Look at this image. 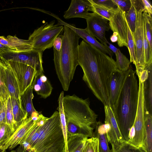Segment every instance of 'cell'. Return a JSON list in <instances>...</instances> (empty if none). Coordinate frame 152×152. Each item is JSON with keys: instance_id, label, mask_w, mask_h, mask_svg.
Returning <instances> with one entry per match:
<instances>
[{"instance_id": "6da1fadb", "label": "cell", "mask_w": 152, "mask_h": 152, "mask_svg": "<svg viewBox=\"0 0 152 152\" xmlns=\"http://www.w3.org/2000/svg\"><path fill=\"white\" fill-rule=\"evenodd\" d=\"M77 61L83 71V80L104 106H110L108 85L112 74L117 69L115 61L83 40L78 47Z\"/></svg>"}, {"instance_id": "7a4b0ae2", "label": "cell", "mask_w": 152, "mask_h": 152, "mask_svg": "<svg viewBox=\"0 0 152 152\" xmlns=\"http://www.w3.org/2000/svg\"><path fill=\"white\" fill-rule=\"evenodd\" d=\"M138 96L139 84L135 72L130 66L116 102L111 107L120 132L127 142L136 116Z\"/></svg>"}, {"instance_id": "3957f363", "label": "cell", "mask_w": 152, "mask_h": 152, "mask_svg": "<svg viewBox=\"0 0 152 152\" xmlns=\"http://www.w3.org/2000/svg\"><path fill=\"white\" fill-rule=\"evenodd\" d=\"M88 98L83 99L75 94L64 96L63 106L67 134H80L93 136L97 124L98 115L90 108Z\"/></svg>"}, {"instance_id": "277c9868", "label": "cell", "mask_w": 152, "mask_h": 152, "mask_svg": "<svg viewBox=\"0 0 152 152\" xmlns=\"http://www.w3.org/2000/svg\"><path fill=\"white\" fill-rule=\"evenodd\" d=\"M64 26L61 48H53V61L56 74L64 91H67L78 65L77 50L80 37L71 28Z\"/></svg>"}, {"instance_id": "5b68a950", "label": "cell", "mask_w": 152, "mask_h": 152, "mask_svg": "<svg viewBox=\"0 0 152 152\" xmlns=\"http://www.w3.org/2000/svg\"><path fill=\"white\" fill-rule=\"evenodd\" d=\"M64 147L59 113L56 111L41 126L33 146L27 152H63Z\"/></svg>"}, {"instance_id": "8992f818", "label": "cell", "mask_w": 152, "mask_h": 152, "mask_svg": "<svg viewBox=\"0 0 152 152\" xmlns=\"http://www.w3.org/2000/svg\"><path fill=\"white\" fill-rule=\"evenodd\" d=\"M55 23L54 20L46 22L30 35L28 39L32 44L33 50L43 53L53 46L55 39L64 31V25Z\"/></svg>"}, {"instance_id": "52a82bcc", "label": "cell", "mask_w": 152, "mask_h": 152, "mask_svg": "<svg viewBox=\"0 0 152 152\" xmlns=\"http://www.w3.org/2000/svg\"><path fill=\"white\" fill-rule=\"evenodd\" d=\"M7 60L17 79L20 96L31 85L37 71L27 64Z\"/></svg>"}, {"instance_id": "ba28073f", "label": "cell", "mask_w": 152, "mask_h": 152, "mask_svg": "<svg viewBox=\"0 0 152 152\" xmlns=\"http://www.w3.org/2000/svg\"><path fill=\"white\" fill-rule=\"evenodd\" d=\"M144 8L137 10L136 27L134 32L132 34L135 44L137 65L136 73L138 76L145 68L142 34V13Z\"/></svg>"}, {"instance_id": "9c48e42d", "label": "cell", "mask_w": 152, "mask_h": 152, "mask_svg": "<svg viewBox=\"0 0 152 152\" xmlns=\"http://www.w3.org/2000/svg\"><path fill=\"white\" fill-rule=\"evenodd\" d=\"M89 32L100 41L101 43L108 47L105 32L110 29L109 21L94 12L90 13L86 19Z\"/></svg>"}, {"instance_id": "30bf717a", "label": "cell", "mask_w": 152, "mask_h": 152, "mask_svg": "<svg viewBox=\"0 0 152 152\" xmlns=\"http://www.w3.org/2000/svg\"><path fill=\"white\" fill-rule=\"evenodd\" d=\"M125 14L118 7L113 9L112 18L109 23L110 29L113 32L118 34V46L120 47L125 46L127 48V28Z\"/></svg>"}, {"instance_id": "8fae6325", "label": "cell", "mask_w": 152, "mask_h": 152, "mask_svg": "<svg viewBox=\"0 0 152 152\" xmlns=\"http://www.w3.org/2000/svg\"><path fill=\"white\" fill-rule=\"evenodd\" d=\"M42 52L33 50L26 53H10L1 54L8 61L20 62L28 65L34 68L37 72H43Z\"/></svg>"}, {"instance_id": "7c38bea8", "label": "cell", "mask_w": 152, "mask_h": 152, "mask_svg": "<svg viewBox=\"0 0 152 152\" xmlns=\"http://www.w3.org/2000/svg\"><path fill=\"white\" fill-rule=\"evenodd\" d=\"M36 121L33 120L31 117L25 120L5 143L3 146L5 149L12 150L23 144Z\"/></svg>"}, {"instance_id": "4fadbf2b", "label": "cell", "mask_w": 152, "mask_h": 152, "mask_svg": "<svg viewBox=\"0 0 152 152\" xmlns=\"http://www.w3.org/2000/svg\"><path fill=\"white\" fill-rule=\"evenodd\" d=\"M104 123L109 124L110 126V130L106 133L108 142L112 146H117L126 142L119 130L111 106H104Z\"/></svg>"}, {"instance_id": "5bb4252c", "label": "cell", "mask_w": 152, "mask_h": 152, "mask_svg": "<svg viewBox=\"0 0 152 152\" xmlns=\"http://www.w3.org/2000/svg\"><path fill=\"white\" fill-rule=\"evenodd\" d=\"M0 43L9 48L13 53H26L33 50V46L31 41L21 39L15 36L8 35L6 37L0 36Z\"/></svg>"}, {"instance_id": "9a60e30c", "label": "cell", "mask_w": 152, "mask_h": 152, "mask_svg": "<svg viewBox=\"0 0 152 152\" xmlns=\"http://www.w3.org/2000/svg\"><path fill=\"white\" fill-rule=\"evenodd\" d=\"M91 4L89 0H72L68 9L64 13L66 19L75 18L86 19L89 15V11H92Z\"/></svg>"}, {"instance_id": "2e32d148", "label": "cell", "mask_w": 152, "mask_h": 152, "mask_svg": "<svg viewBox=\"0 0 152 152\" xmlns=\"http://www.w3.org/2000/svg\"><path fill=\"white\" fill-rule=\"evenodd\" d=\"M126 72L118 69L111 74L108 85L109 100L110 106L115 103L124 83Z\"/></svg>"}, {"instance_id": "e0dca14e", "label": "cell", "mask_w": 152, "mask_h": 152, "mask_svg": "<svg viewBox=\"0 0 152 152\" xmlns=\"http://www.w3.org/2000/svg\"><path fill=\"white\" fill-rule=\"evenodd\" d=\"M59 23L69 27L77 34L78 36L83 39V40L90 45L99 49L102 52L109 55L112 58L113 53L108 48L98 42L95 37L88 31L86 28H76L73 25L66 23L62 21H58Z\"/></svg>"}, {"instance_id": "ac0fdd59", "label": "cell", "mask_w": 152, "mask_h": 152, "mask_svg": "<svg viewBox=\"0 0 152 152\" xmlns=\"http://www.w3.org/2000/svg\"><path fill=\"white\" fill-rule=\"evenodd\" d=\"M0 58L4 64V83L10 96L16 99H20L19 88L15 76L7 60L1 54Z\"/></svg>"}, {"instance_id": "d6986e66", "label": "cell", "mask_w": 152, "mask_h": 152, "mask_svg": "<svg viewBox=\"0 0 152 152\" xmlns=\"http://www.w3.org/2000/svg\"><path fill=\"white\" fill-rule=\"evenodd\" d=\"M43 72H36L31 85L37 94L45 99L50 95L53 88Z\"/></svg>"}, {"instance_id": "ffe728a7", "label": "cell", "mask_w": 152, "mask_h": 152, "mask_svg": "<svg viewBox=\"0 0 152 152\" xmlns=\"http://www.w3.org/2000/svg\"><path fill=\"white\" fill-rule=\"evenodd\" d=\"M33 88L30 86L20 95V99L22 106L24 110L28 115V117H31L34 121L39 118L40 114L35 109L32 103L34 95L33 93Z\"/></svg>"}, {"instance_id": "44dd1931", "label": "cell", "mask_w": 152, "mask_h": 152, "mask_svg": "<svg viewBox=\"0 0 152 152\" xmlns=\"http://www.w3.org/2000/svg\"><path fill=\"white\" fill-rule=\"evenodd\" d=\"M110 129L109 124H102L98 122L93 136L97 137L99 140V152H112L108 146L107 132Z\"/></svg>"}, {"instance_id": "7402d4cb", "label": "cell", "mask_w": 152, "mask_h": 152, "mask_svg": "<svg viewBox=\"0 0 152 152\" xmlns=\"http://www.w3.org/2000/svg\"><path fill=\"white\" fill-rule=\"evenodd\" d=\"M47 118L42 114H40L39 118L36 121L22 144L24 146L27 151L32 148L33 146L38 138L41 127L44 124Z\"/></svg>"}, {"instance_id": "603a6c76", "label": "cell", "mask_w": 152, "mask_h": 152, "mask_svg": "<svg viewBox=\"0 0 152 152\" xmlns=\"http://www.w3.org/2000/svg\"><path fill=\"white\" fill-rule=\"evenodd\" d=\"M145 68L148 71V79L143 83L145 109L152 115V62L147 65Z\"/></svg>"}, {"instance_id": "cb8c5ba5", "label": "cell", "mask_w": 152, "mask_h": 152, "mask_svg": "<svg viewBox=\"0 0 152 152\" xmlns=\"http://www.w3.org/2000/svg\"><path fill=\"white\" fill-rule=\"evenodd\" d=\"M88 137L82 134H67L68 152H82Z\"/></svg>"}, {"instance_id": "d4e9b609", "label": "cell", "mask_w": 152, "mask_h": 152, "mask_svg": "<svg viewBox=\"0 0 152 152\" xmlns=\"http://www.w3.org/2000/svg\"><path fill=\"white\" fill-rule=\"evenodd\" d=\"M145 128L144 138L141 148L144 152H152V115L146 110Z\"/></svg>"}, {"instance_id": "484cf974", "label": "cell", "mask_w": 152, "mask_h": 152, "mask_svg": "<svg viewBox=\"0 0 152 152\" xmlns=\"http://www.w3.org/2000/svg\"><path fill=\"white\" fill-rule=\"evenodd\" d=\"M11 99L16 129L28 117V115L23 108L20 99H16L11 97Z\"/></svg>"}, {"instance_id": "4316f807", "label": "cell", "mask_w": 152, "mask_h": 152, "mask_svg": "<svg viewBox=\"0 0 152 152\" xmlns=\"http://www.w3.org/2000/svg\"><path fill=\"white\" fill-rule=\"evenodd\" d=\"M64 92L62 91L58 99V106L57 110L59 113L61 126L63 133L65 142V147L63 152H68L67 145V131L63 106Z\"/></svg>"}, {"instance_id": "83f0119b", "label": "cell", "mask_w": 152, "mask_h": 152, "mask_svg": "<svg viewBox=\"0 0 152 152\" xmlns=\"http://www.w3.org/2000/svg\"><path fill=\"white\" fill-rule=\"evenodd\" d=\"M131 5L128 11L125 14L127 24L132 34L135 30L137 20V10L136 8L134 0H130Z\"/></svg>"}, {"instance_id": "f1b7e54d", "label": "cell", "mask_w": 152, "mask_h": 152, "mask_svg": "<svg viewBox=\"0 0 152 152\" xmlns=\"http://www.w3.org/2000/svg\"><path fill=\"white\" fill-rule=\"evenodd\" d=\"M142 34L145 67L152 62V50H151L146 37L145 20L142 16Z\"/></svg>"}, {"instance_id": "f546056e", "label": "cell", "mask_w": 152, "mask_h": 152, "mask_svg": "<svg viewBox=\"0 0 152 152\" xmlns=\"http://www.w3.org/2000/svg\"><path fill=\"white\" fill-rule=\"evenodd\" d=\"M92 6V11L105 18L109 21L112 18L113 9H110L101 4L94 2L89 0Z\"/></svg>"}, {"instance_id": "4dcf8cb0", "label": "cell", "mask_w": 152, "mask_h": 152, "mask_svg": "<svg viewBox=\"0 0 152 152\" xmlns=\"http://www.w3.org/2000/svg\"><path fill=\"white\" fill-rule=\"evenodd\" d=\"M127 48L129 50L130 56V61L132 62L135 67L137 65L135 47L132 33L127 24Z\"/></svg>"}, {"instance_id": "1f68e13d", "label": "cell", "mask_w": 152, "mask_h": 152, "mask_svg": "<svg viewBox=\"0 0 152 152\" xmlns=\"http://www.w3.org/2000/svg\"><path fill=\"white\" fill-rule=\"evenodd\" d=\"M115 56L117 69L122 72H126L130 67V61L121 52L119 49Z\"/></svg>"}, {"instance_id": "d6a6232c", "label": "cell", "mask_w": 152, "mask_h": 152, "mask_svg": "<svg viewBox=\"0 0 152 152\" xmlns=\"http://www.w3.org/2000/svg\"><path fill=\"white\" fill-rule=\"evenodd\" d=\"M142 16L144 17L147 38L151 50H152V18L151 16L146 12L143 11Z\"/></svg>"}, {"instance_id": "836d02e7", "label": "cell", "mask_w": 152, "mask_h": 152, "mask_svg": "<svg viewBox=\"0 0 152 152\" xmlns=\"http://www.w3.org/2000/svg\"><path fill=\"white\" fill-rule=\"evenodd\" d=\"M112 152H144L141 148H137L125 142L117 146H112Z\"/></svg>"}, {"instance_id": "e575fe53", "label": "cell", "mask_w": 152, "mask_h": 152, "mask_svg": "<svg viewBox=\"0 0 152 152\" xmlns=\"http://www.w3.org/2000/svg\"><path fill=\"white\" fill-rule=\"evenodd\" d=\"M14 132L7 124L0 126V147H3Z\"/></svg>"}, {"instance_id": "d590c367", "label": "cell", "mask_w": 152, "mask_h": 152, "mask_svg": "<svg viewBox=\"0 0 152 152\" xmlns=\"http://www.w3.org/2000/svg\"><path fill=\"white\" fill-rule=\"evenodd\" d=\"M6 119V124L10 127L13 132L15 131L16 127L12 112L11 97L10 96L7 101Z\"/></svg>"}, {"instance_id": "8d00e7d4", "label": "cell", "mask_w": 152, "mask_h": 152, "mask_svg": "<svg viewBox=\"0 0 152 152\" xmlns=\"http://www.w3.org/2000/svg\"><path fill=\"white\" fill-rule=\"evenodd\" d=\"M98 138L93 136L88 138L82 152H99Z\"/></svg>"}, {"instance_id": "74e56055", "label": "cell", "mask_w": 152, "mask_h": 152, "mask_svg": "<svg viewBox=\"0 0 152 152\" xmlns=\"http://www.w3.org/2000/svg\"><path fill=\"white\" fill-rule=\"evenodd\" d=\"M113 1L125 14L128 11L131 5L130 0H113Z\"/></svg>"}, {"instance_id": "f35d334b", "label": "cell", "mask_w": 152, "mask_h": 152, "mask_svg": "<svg viewBox=\"0 0 152 152\" xmlns=\"http://www.w3.org/2000/svg\"><path fill=\"white\" fill-rule=\"evenodd\" d=\"M95 3L102 4L110 9H116L118 7L113 0H92Z\"/></svg>"}, {"instance_id": "ab89813d", "label": "cell", "mask_w": 152, "mask_h": 152, "mask_svg": "<svg viewBox=\"0 0 152 152\" xmlns=\"http://www.w3.org/2000/svg\"><path fill=\"white\" fill-rule=\"evenodd\" d=\"M7 101H4L0 108V126L4 123L6 124V115Z\"/></svg>"}, {"instance_id": "60d3db41", "label": "cell", "mask_w": 152, "mask_h": 152, "mask_svg": "<svg viewBox=\"0 0 152 152\" xmlns=\"http://www.w3.org/2000/svg\"><path fill=\"white\" fill-rule=\"evenodd\" d=\"M62 37L63 35L60 34L56 38L53 42V48L58 51L61 47Z\"/></svg>"}, {"instance_id": "b9f144b4", "label": "cell", "mask_w": 152, "mask_h": 152, "mask_svg": "<svg viewBox=\"0 0 152 152\" xmlns=\"http://www.w3.org/2000/svg\"><path fill=\"white\" fill-rule=\"evenodd\" d=\"M144 11L146 12L149 15L151 16L152 14V7L148 0H141Z\"/></svg>"}, {"instance_id": "7bdbcfd3", "label": "cell", "mask_w": 152, "mask_h": 152, "mask_svg": "<svg viewBox=\"0 0 152 152\" xmlns=\"http://www.w3.org/2000/svg\"><path fill=\"white\" fill-rule=\"evenodd\" d=\"M148 71L146 68H145L140 73L138 76L139 80L141 82L144 83L148 79Z\"/></svg>"}, {"instance_id": "ee69618b", "label": "cell", "mask_w": 152, "mask_h": 152, "mask_svg": "<svg viewBox=\"0 0 152 152\" xmlns=\"http://www.w3.org/2000/svg\"><path fill=\"white\" fill-rule=\"evenodd\" d=\"M10 53H13V52L9 48L0 43V54Z\"/></svg>"}, {"instance_id": "f6af8a7d", "label": "cell", "mask_w": 152, "mask_h": 152, "mask_svg": "<svg viewBox=\"0 0 152 152\" xmlns=\"http://www.w3.org/2000/svg\"><path fill=\"white\" fill-rule=\"evenodd\" d=\"M10 152H27L23 145H20L15 150H12Z\"/></svg>"}, {"instance_id": "bcb514c9", "label": "cell", "mask_w": 152, "mask_h": 152, "mask_svg": "<svg viewBox=\"0 0 152 152\" xmlns=\"http://www.w3.org/2000/svg\"><path fill=\"white\" fill-rule=\"evenodd\" d=\"M107 44L109 45L108 48L113 53H114L115 55L117 53L119 49L117 48L116 47L114 46L113 45L109 43L108 41L107 42Z\"/></svg>"}, {"instance_id": "7dc6e473", "label": "cell", "mask_w": 152, "mask_h": 152, "mask_svg": "<svg viewBox=\"0 0 152 152\" xmlns=\"http://www.w3.org/2000/svg\"><path fill=\"white\" fill-rule=\"evenodd\" d=\"M118 34L115 32H113V35L110 37V40L112 42H117L118 40Z\"/></svg>"}, {"instance_id": "c3c4849f", "label": "cell", "mask_w": 152, "mask_h": 152, "mask_svg": "<svg viewBox=\"0 0 152 152\" xmlns=\"http://www.w3.org/2000/svg\"><path fill=\"white\" fill-rule=\"evenodd\" d=\"M6 150L4 147H0V152H5Z\"/></svg>"}]
</instances>
